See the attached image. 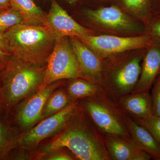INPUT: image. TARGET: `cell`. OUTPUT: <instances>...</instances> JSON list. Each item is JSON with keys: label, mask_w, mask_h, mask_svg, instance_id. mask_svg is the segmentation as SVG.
<instances>
[{"label": "cell", "mask_w": 160, "mask_h": 160, "mask_svg": "<svg viewBox=\"0 0 160 160\" xmlns=\"http://www.w3.org/2000/svg\"><path fill=\"white\" fill-rule=\"evenodd\" d=\"M11 7L20 12L24 22L44 25L46 14L32 0H11Z\"/></svg>", "instance_id": "obj_16"}, {"label": "cell", "mask_w": 160, "mask_h": 160, "mask_svg": "<svg viewBox=\"0 0 160 160\" xmlns=\"http://www.w3.org/2000/svg\"><path fill=\"white\" fill-rule=\"evenodd\" d=\"M10 7L11 0H0V9H8Z\"/></svg>", "instance_id": "obj_29"}, {"label": "cell", "mask_w": 160, "mask_h": 160, "mask_svg": "<svg viewBox=\"0 0 160 160\" xmlns=\"http://www.w3.org/2000/svg\"><path fill=\"white\" fill-rule=\"evenodd\" d=\"M160 71V43L154 41L144 58L136 92H148Z\"/></svg>", "instance_id": "obj_10"}, {"label": "cell", "mask_w": 160, "mask_h": 160, "mask_svg": "<svg viewBox=\"0 0 160 160\" xmlns=\"http://www.w3.org/2000/svg\"><path fill=\"white\" fill-rule=\"evenodd\" d=\"M151 96L152 114L160 117V84L156 83Z\"/></svg>", "instance_id": "obj_24"}, {"label": "cell", "mask_w": 160, "mask_h": 160, "mask_svg": "<svg viewBox=\"0 0 160 160\" xmlns=\"http://www.w3.org/2000/svg\"><path fill=\"white\" fill-rule=\"evenodd\" d=\"M16 142L11 128L6 123L0 122V159L7 157Z\"/></svg>", "instance_id": "obj_20"}, {"label": "cell", "mask_w": 160, "mask_h": 160, "mask_svg": "<svg viewBox=\"0 0 160 160\" xmlns=\"http://www.w3.org/2000/svg\"><path fill=\"white\" fill-rule=\"evenodd\" d=\"M0 48L6 52L11 53L10 47L5 36V32H0Z\"/></svg>", "instance_id": "obj_28"}, {"label": "cell", "mask_w": 160, "mask_h": 160, "mask_svg": "<svg viewBox=\"0 0 160 160\" xmlns=\"http://www.w3.org/2000/svg\"><path fill=\"white\" fill-rule=\"evenodd\" d=\"M141 61V57H137L116 72L114 84L118 91L121 93L129 92L138 83L142 69Z\"/></svg>", "instance_id": "obj_14"}, {"label": "cell", "mask_w": 160, "mask_h": 160, "mask_svg": "<svg viewBox=\"0 0 160 160\" xmlns=\"http://www.w3.org/2000/svg\"><path fill=\"white\" fill-rule=\"evenodd\" d=\"M68 98L63 91H57L50 95L43 109L42 115L47 118L62 110L67 106Z\"/></svg>", "instance_id": "obj_19"}, {"label": "cell", "mask_w": 160, "mask_h": 160, "mask_svg": "<svg viewBox=\"0 0 160 160\" xmlns=\"http://www.w3.org/2000/svg\"><path fill=\"white\" fill-rule=\"evenodd\" d=\"M138 123L146 129L160 143V117L152 115L150 116L139 118Z\"/></svg>", "instance_id": "obj_23"}, {"label": "cell", "mask_w": 160, "mask_h": 160, "mask_svg": "<svg viewBox=\"0 0 160 160\" xmlns=\"http://www.w3.org/2000/svg\"><path fill=\"white\" fill-rule=\"evenodd\" d=\"M75 109L74 104H71L58 112L46 118V119L23 134L18 139V143L23 146H33L55 134L67 122L73 114Z\"/></svg>", "instance_id": "obj_6"}, {"label": "cell", "mask_w": 160, "mask_h": 160, "mask_svg": "<svg viewBox=\"0 0 160 160\" xmlns=\"http://www.w3.org/2000/svg\"><path fill=\"white\" fill-rule=\"evenodd\" d=\"M57 86L58 83L54 82L40 89L20 107L16 115L20 126L30 127L41 119L47 100Z\"/></svg>", "instance_id": "obj_8"}, {"label": "cell", "mask_w": 160, "mask_h": 160, "mask_svg": "<svg viewBox=\"0 0 160 160\" xmlns=\"http://www.w3.org/2000/svg\"><path fill=\"white\" fill-rule=\"evenodd\" d=\"M96 88L91 83L82 80H76L69 84L68 93L72 97L80 98L89 96L96 92Z\"/></svg>", "instance_id": "obj_22"}, {"label": "cell", "mask_w": 160, "mask_h": 160, "mask_svg": "<svg viewBox=\"0 0 160 160\" xmlns=\"http://www.w3.org/2000/svg\"><path fill=\"white\" fill-rule=\"evenodd\" d=\"M0 91H1V88H0Z\"/></svg>", "instance_id": "obj_34"}, {"label": "cell", "mask_w": 160, "mask_h": 160, "mask_svg": "<svg viewBox=\"0 0 160 160\" xmlns=\"http://www.w3.org/2000/svg\"><path fill=\"white\" fill-rule=\"evenodd\" d=\"M66 148L82 160H104L107 158L102 147L91 134L82 128L69 129L44 147L43 152L51 153Z\"/></svg>", "instance_id": "obj_4"}, {"label": "cell", "mask_w": 160, "mask_h": 160, "mask_svg": "<svg viewBox=\"0 0 160 160\" xmlns=\"http://www.w3.org/2000/svg\"><path fill=\"white\" fill-rule=\"evenodd\" d=\"M69 38L82 73L89 78L98 76L102 70V64L95 52L78 38Z\"/></svg>", "instance_id": "obj_11"}, {"label": "cell", "mask_w": 160, "mask_h": 160, "mask_svg": "<svg viewBox=\"0 0 160 160\" xmlns=\"http://www.w3.org/2000/svg\"><path fill=\"white\" fill-rule=\"evenodd\" d=\"M77 38L95 52L106 56L132 49H147L154 42L149 34L133 37L88 34Z\"/></svg>", "instance_id": "obj_5"}, {"label": "cell", "mask_w": 160, "mask_h": 160, "mask_svg": "<svg viewBox=\"0 0 160 160\" xmlns=\"http://www.w3.org/2000/svg\"><path fill=\"white\" fill-rule=\"evenodd\" d=\"M86 12L93 22L111 29L132 31L137 27L121 8L115 5L101 6L97 9H89Z\"/></svg>", "instance_id": "obj_9"}, {"label": "cell", "mask_w": 160, "mask_h": 160, "mask_svg": "<svg viewBox=\"0 0 160 160\" xmlns=\"http://www.w3.org/2000/svg\"><path fill=\"white\" fill-rule=\"evenodd\" d=\"M87 109L93 122L105 132L118 136H125V129L107 108L94 102H89Z\"/></svg>", "instance_id": "obj_12"}, {"label": "cell", "mask_w": 160, "mask_h": 160, "mask_svg": "<svg viewBox=\"0 0 160 160\" xmlns=\"http://www.w3.org/2000/svg\"><path fill=\"white\" fill-rule=\"evenodd\" d=\"M66 2L70 4H73L76 2L77 0H66Z\"/></svg>", "instance_id": "obj_31"}, {"label": "cell", "mask_w": 160, "mask_h": 160, "mask_svg": "<svg viewBox=\"0 0 160 160\" xmlns=\"http://www.w3.org/2000/svg\"><path fill=\"white\" fill-rule=\"evenodd\" d=\"M44 25L47 26L58 39L64 37H78L89 33V29L76 22L56 0H52L50 10L46 14Z\"/></svg>", "instance_id": "obj_7"}, {"label": "cell", "mask_w": 160, "mask_h": 160, "mask_svg": "<svg viewBox=\"0 0 160 160\" xmlns=\"http://www.w3.org/2000/svg\"><path fill=\"white\" fill-rule=\"evenodd\" d=\"M128 126L134 144L146 152L151 158L160 160V143L142 126L132 120H129Z\"/></svg>", "instance_id": "obj_15"}, {"label": "cell", "mask_w": 160, "mask_h": 160, "mask_svg": "<svg viewBox=\"0 0 160 160\" xmlns=\"http://www.w3.org/2000/svg\"><path fill=\"white\" fill-rule=\"evenodd\" d=\"M11 54L29 64L45 66L58 39L44 25L22 22L5 32Z\"/></svg>", "instance_id": "obj_1"}, {"label": "cell", "mask_w": 160, "mask_h": 160, "mask_svg": "<svg viewBox=\"0 0 160 160\" xmlns=\"http://www.w3.org/2000/svg\"><path fill=\"white\" fill-rule=\"evenodd\" d=\"M22 22V16L17 9L12 7L0 9V32H6L13 26Z\"/></svg>", "instance_id": "obj_21"}, {"label": "cell", "mask_w": 160, "mask_h": 160, "mask_svg": "<svg viewBox=\"0 0 160 160\" xmlns=\"http://www.w3.org/2000/svg\"><path fill=\"white\" fill-rule=\"evenodd\" d=\"M52 155L48 158L47 160H70L72 158L69 155L63 152H57L56 151L52 152Z\"/></svg>", "instance_id": "obj_27"}, {"label": "cell", "mask_w": 160, "mask_h": 160, "mask_svg": "<svg viewBox=\"0 0 160 160\" xmlns=\"http://www.w3.org/2000/svg\"><path fill=\"white\" fill-rule=\"evenodd\" d=\"M154 9H158L160 12V0H152L151 6L152 11Z\"/></svg>", "instance_id": "obj_30"}, {"label": "cell", "mask_w": 160, "mask_h": 160, "mask_svg": "<svg viewBox=\"0 0 160 160\" xmlns=\"http://www.w3.org/2000/svg\"><path fill=\"white\" fill-rule=\"evenodd\" d=\"M46 66L29 64L12 55L0 72L2 98L12 106L39 88L42 83Z\"/></svg>", "instance_id": "obj_2"}, {"label": "cell", "mask_w": 160, "mask_h": 160, "mask_svg": "<svg viewBox=\"0 0 160 160\" xmlns=\"http://www.w3.org/2000/svg\"><path fill=\"white\" fill-rule=\"evenodd\" d=\"M82 72L68 37L58 39L49 55L44 79L39 90L57 81L76 78Z\"/></svg>", "instance_id": "obj_3"}, {"label": "cell", "mask_w": 160, "mask_h": 160, "mask_svg": "<svg viewBox=\"0 0 160 160\" xmlns=\"http://www.w3.org/2000/svg\"><path fill=\"white\" fill-rule=\"evenodd\" d=\"M157 80L156 84H160V71L158 75Z\"/></svg>", "instance_id": "obj_33"}, {"label": "cell", "mask_w": 160, "mask_h": 160, "mask_svg": "<svg viewBox=\"0 0 160 160\" xmlns=\"http://www.w3.org/2000/svg\"><path fill=\"white\" fill-rule=\"evenodd\" d=\"M119 4L127 11L147 21L152 13V0H117Z\"/></svg>", "instance_id": "obj_18"}, {"label": "cell", "mask_w": 160, "mask_h": 160, "mask_svg": "<svg viewBox=\"0 0 160 160\" xmlns=\"http://www.w3.org/2000/svg\"><path fill=\"white\" fill-rule=\"evenodd\" d=\"M97 2H102V3H106L107 2H109L110 0H95Z\"/></svg>", "instance_id": "obj_32"}, {"label": "cell", "mask_w": 160, "mask_h": 160, "mask_svg": "<svg viewBox=\"0 0 160 160\" xmlns=\"http://www.w3.org/2000/svg\"><path fill=\"white\" fill-rule=\"evenodd\" d=\"M159 19L153 22L151 26L152 35H149L152 38L155 37L160 41V18Z\"/></svg>", "instance_id": "obj_25"}, {"label": "cell", "mask_w": 160, "mask_h": 160, "mask_svg": "<svg viewBox=\"0 0 160 160\" xmlns=\"http://www.w3.org/2000/svg\"><path fill=\"white\" fill-rule=\"evenodd\" d=\"M107 147L110 155L116 160H149L151 157L135 144L117 138H109Z\"/></svg>", "instance_id": "obj_13"}, {"label": "cell", "mask_w": 160, "mask_h": 160, "mask_svg": "<svg viewBox=\"0 0 160 160\" xmlns=\"http://www.w3.org/2000/svg\"><path fill=\"white\" fill-rule=\"evenodd\" d=\"M123 103L125 108L138 118L153 115L151 96L148 92H140L129 96Z\"/></svg>", "instance_id": "obj_17"}, {"label": "cell", "mask_w": 160, "mask_h": 160, "mask_svg": "<svg viewBox=\"0 0 160 160\" xmlns=\"http://www.w3.org/2000/svg\"><path fill=\"white\" fill-rule=\"evenodd\" d=\"M12 55L11 53L6 52L0 48V72L4 69Z\"/></svg>", "instance_id": "obj_26"}]
</instances>
